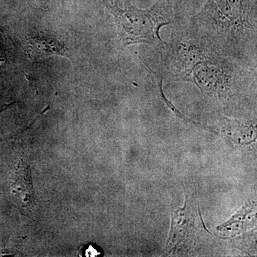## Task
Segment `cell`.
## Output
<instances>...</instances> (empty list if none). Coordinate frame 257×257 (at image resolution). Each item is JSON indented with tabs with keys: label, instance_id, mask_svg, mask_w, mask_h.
<instances>
[{
	"label": "cell",
	"instance_id": "6da1fadb",
	"mask_svg": "<svg viewBox=\"0 0 257 257\" xmlns=\"http://www.w3.org/2000/svg\"><path fill=\"white\" fill-rule=\"evenodd\" d=\"M187 25L221 53L256 68V0H207Z\"/></svg>",
	"mask_w": 257,
	"mask_h": 257
},
{
	"label": "cell",
	"instance_id": "7a4b0ae2",
	"mask_svg": "<svg viewBox=\"0 0 257 257\" xmlns=\"http://www.w3.org/2000/svg\"><path fill=\"white\" fill-rule=\"evenodd\" d=\"M256 69L225 55L209 45L181 77L194 83L209 97L223 101L237 95L256 83Z\"/></svg>",
	"mask_w": 257,
	"mask_h": 257
},
{
	"label": "cell",
	"instance_id": "3957f363",
	"mask_svg": "<svg viewBox=\"0 0 257 257\" xmlns=\"http://www.w3.org/2000/svg\"><path fill=\"white\" fill-rule=\"evenodd\" d=\"M114 16L118 36L122 46L145 44L162 49L167 42L161 38V29L175 20L173 0H157L147 9H140L126 3L120 5L116 1L104 0Z\"/></svg>",
	"mask_w": 257,
	"mask_h": 257
},
{
	"label": "cell",
	"instance_id": "277c9868",
	"mask_svg": "<svg viewBox=\"0 0 257 257\" xmlns=\"http://www.w3.org/2000/svg\"><path fill=\"white\" fill-rule=\"evenodd\" d=\"M195 211L185 204L183 209L172 214V229L167 247L170 249H185L192 244L195 229Z\"/></svg>",
	"mask_w": 257,
	"mask_h": 257
},
{
	"label": "cell",
	"instance_id": "5b68a950",
	"mask_svg": "<svg viewBox=\"0 0 257 257\" xmlns=\"http://www.w3.org/2000/svg\"><path fill=\"white\" fill-rule=\"evenodd\" d=\"M12 194L15 202L21 209L30 207L35 202L31 170L28 162L23 159H20L13 176Z\"/></svg>",
	"mask_w": 257,
	"mask_h": 257
},
{
	"label": "cell",
	"instance_id": "8992f818",
	"mask_svg": "<svg viewBox=\"0 0 257 257\" xmlns=\"http://www.w3.org/2000/svg\"><path fill=\"white\" fill-rule=\"evenodd\" d=\"M28 41L32 60H37L50 56L69 57L65 45L50 35L43 34L30 35Z\"/></svg>",
	"mask_w": 257,
	"mask_h": 257
},
{
	"label": "cell",
	"instance_id": "52a82bcc",
	"mask_svg": "<svg viewBox=\"0 0 257 257\" xmlns=\"http://www.w3.org/2000/svg\"><path fill=\"white\" fill-rule=\"evenodd\" d=\"M12 104H5V105L0 106V113L3 112V111L6 110L10 105H12ZM2 140H0V142Z\"/></svg>",
	"mask_w": 257,
	"mask_h": 257
},
{
	"label": "cell",
	"instance_id": "ba28073f",
	"mask_svg": "<svg viewBox=\"0 0 257 257\" xmlns=\"http://www.w3.org/2000/svg\"><path fill=\"white\" fill-rule=\"evenodd\" d=\"M37 2H39V3H42V2H43L44 0H37Z\"/></svg>",
	"mask_w": 257,
	"mask_h": 257
}]
</instances>
